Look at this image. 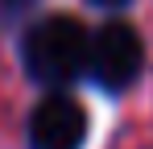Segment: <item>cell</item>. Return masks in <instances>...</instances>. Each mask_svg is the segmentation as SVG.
<instances>
[{
    "label": "cell",
    "mask_w": 153,
    "mask_h": 149,
    "mask_svg": "<svg viewBox=\"0 0 153 149\" xmlns=\"http://www.w3.org/2000/svg\"><path fill=\"white\" fill-rule=\"evenodd\" d=\"M87 46L91 33L75 17H42L29 25L25 42H21V62L25 74L46 83V87H66L87 74Z\"/></svg>",
    "instance_id": "6da1fadb"
},
{
    "label": "cell",
    "mask_w": 153,
    "mask_h": 149,
    "mask_svg": "<svg viewBox=\"0 0 153 149\" xmlns=\"http://www.w3.org/2000/svg\"><path fill=\"white\" fill-rule=\"evenodd\" d=\"M141 66H145V46H141V33L128 21H108L87 46V74L108 95L128 91L137 83Z\"/></svg>",
    "instance_id": "7a4b0ae2"
},
{
    "label": "cell",
    "mask_w": 153,
    "mask_h": 149,
    "mask_svg": "<svg viewBox=\"0 0 153 149\" xmlns=\"http://www.w3.org/2000/svg\"><path fill=\"white\" fill-rule=\"evenodd\" d=\"M87 137V112L71 95H46L29 116V149H79Z\"/></svg>",
    "instance_id": "3957f363"
},
{
    "label": "cell",
    "mask_w": 153,
    "mask_h": 149,
    "mask_svg": "<svg viewBox=\"0 0 153 149\" xmlns=\"http://www.w3.org/2000/svg\"><path fill=\"white\" fill-rule=\"evenodd\" d=\"M91 4H95V8H124L128 0H91Z\"/></svg>",
    "instance_id": "277c9868"
}]
</instances>
